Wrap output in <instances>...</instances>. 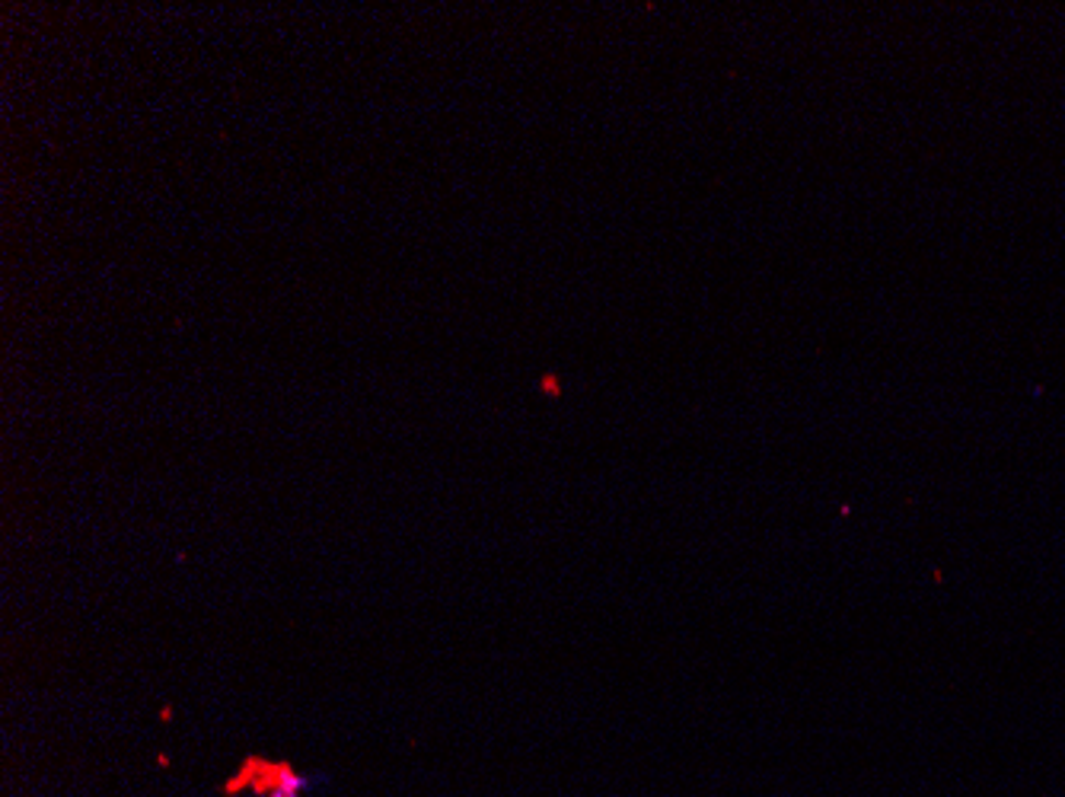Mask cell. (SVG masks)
Masks as SVG:
<instances>
[{"label":"cell","instance_id":"cell-1","mask_svg":"<svg viewBox=\"0 0 1065 797\" xmlns=\"http://www.w3.org/2000/svg\"><path fill=\"white\" fill-rule=\"evenodd\" d=\"M217 792L224 797H303L306 775H300L288 760H266L253 753L231 778L221 782Z\"/></svg>","mask_w":1065,"mask_h":797}]
</instances>
